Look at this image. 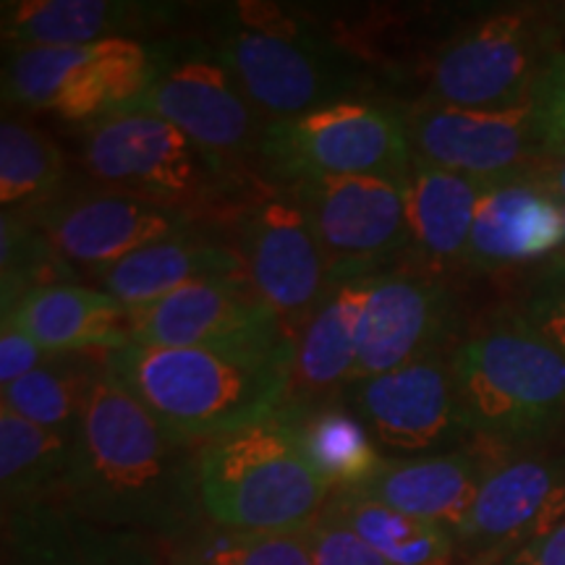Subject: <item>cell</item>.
Listing matches in <instances>:
<instances>
[{
    "instance_id": "4dcf8cb0",
    "label": "cell",
    "mask_w": 565,
    "mask_h": 565,
    "mask_svg": "<svg viewBox=\"0 0 565 565\" xmlns=\"http://www.w3.org/2000/svg\"><path fill=\"white\" fill-rule=\"evenodd\" d=\"M105 366V353L51 356L17 383L3 387V406L40 427L74 440L92 380Z\"/></svg>"
},
{
    "instance_id": "44dd1931",
    "label": "cell",
    "mask_w": 565,
    "mask_h": 565,
    "mask_svg": "<svg viewBox=\"0 0 565 565\" xmlns=\"http://www.w3.org/2000/svg\"><path fill=\"white\" fill-rule=\"evenodd\" d=\"M492 450V445L475 443L454 454L387 458L380 475L356 492L456 532L475 505L484 477L500 458Z\"/></svg>"
},
{
    "instance_id": "ac0fdd59",
    "label": "cell",
    "mask_w": 565,
    "mask_h": 565,
    "mask_svg": "<svg viewBox=\"0 0 565 565\" xmlns=\"http://www.w3.org/2000/svg\"><path fill=\"white\" fill-rule=\"evenodd\" d=\"M154 74V45L113 38L82 47H45L38 66L42 110L68 124L89 126L129 110Z\"/></svg>"
},
{
    "instance_id": "8fae6325",
    "label": "cell",
    "mask_w": 565,
    "mask_h": 565,
    "mask_svg": "<svg viewBox=\"0 0 565 565\" xmlns=\"http://www.w3.org/2000/svg\"><path fill=\"white\" fill-rule=\"evenodd\" d=\"M320 238L335 282L393 270L412 249L404 181L380 175H309L288 183Z\"/></svg>"
},
{
    "instance_id": "9a60e30c",
    "label": "cell",
    "mask_w": 565,
    "mask_h": 565,
    "mask_svg": "<svg viewBox=\"0 0 565 565\" xmlns=\"http://www.w3.org/2000/svg\"><path fill=\"white\" fill-rule=\"evenodd\" d=\"M458 322L450 280L406 263L380 273L364 303L351 383L450 351L458 341Z\"/></svg>"
},
{
    "instance_id": "ba28073f",
    "label": "cell",
    "mask_w": 565,
    "mask_h": 565,
    "mask_svg": "<svg viewBox=\"0 0 565 565\" xmlns=\"http://www.w3.org/2000/svg\"><path fill=\"white\" fill-rule=\"evenodd\" d=\"M550 6H511L466 21L435 47L424 100L475 110L532 103L536 84L561 47Z\"/></svg>"
},
{
    "instance_id": "6da1fadb",
    "label": "cell",
    "mask_w": 565,
    "mask_h": 565,
    "mask_svg": "<svg viewBox=\"0 0 565 565\" xmlns=\"http://www.w3.org/2000/svg\"><path fill=\"white\" fill-rule=\"evenodd\" d=\"M196 456L105 364L84 401L63 505L137 536H179L200 508Z\"/></svg>"
},
{
    "instance_id": "74e56055",
    "label": "cell",
    "mask_w": 565,
    "mask_h": 565,
    "mask_svg": "<svg viewBox=\"0 0 565 565\" xmlns=\"http://www.w3.org/2000/svg\"><path fill=\"white\" fill-rule=\"evenodd\" d=\"M498 565H565V521L529 545L513 550Z\"/></svg>"
},
{
    "instance_id": "30bf717a",
    "label": "cell",
    "mask_w": 565,
    "mask_h": 565,
    "mask_svg": "<svg viewBox=\"0 0 565 565\" xmlns=\"http://www.w3.org/2000/svg\"><path fill=\"white\" fill-rule=\"evenodd\" d=\"M223 225H231V244L242 257L246 278L275 309L288 333L299 338L303 324L335 288L333 267L307 212L288 189L263 181Z\"/></svg>"
},
{
    "instance_id": "836d02e7",
    "label": "cell",
    "mask_w": 565,
    "mask_h": 565,
    "mask_svg": "<svg viewBox=\"0 0 565 565\" xmlns=\"http://www.w3.org/2000/svg\"><path fill=\"white\" fill-rule=\"evenodd\" d=\"M519 312L565 356V257H555L534 275Z\"/></svg>"
},
{
    "instance_id": "ab89813d",
    "label": "cell",
    "mask_w": 565,
    "mask_h": 565,
    "mask_svg": "<svg viewBox=\"0 0 565 565\" xmlns=\"http://www.w3.org/2000/svg\"><path fill=\"white\" fill-rule=\"evenodd\" d=\"M550 11H553V17L557 21V26H561V32L565 34V3H555L550 6Z\"/></svg>"
},
{
    "instance_id": "f35d334b",
    "label": "cell",
    "mask_w": 565,
    "mask_h": 565,
    "mask_svg": "<svg viewBox=\"0 0 565 565\" xmlns=\"http://www.w3.org/2000/svg\"><path fill=\"white\" fill-rule=\"evenodd\" d=\"M536 173L553 189L561 204H565V154H550L536 166Z\"/></svg>"
},
{
    "instance_id": "3957f363",
    "label": "cell",
    "mask_w": 565,
    "mask_h": 565,
    "mask_svg": "<svg viewBox=\"0 0 565 565\" xmlns=\"http://www.w3.org/2000/svg\"><path fill=\"white\" fill-rule=\"evenodd\" d=\"M202 38L267 124L372 97L370 63L307 13L244 0L212 11Z\"/></svg>"
},
{
    "instance_id": "484cf974",
    "label": "cell",
    "mask_w": 565,
    "mask_h": 565,
    "mask_svg": "<svg viewBox=\"0 0 565 565\" xmlns=\"http://www.w3.org/2000/svg\"><path fill=\"white\" fill-rule=\"evenodd\" d=\"M126 312L129 309L100 288L66 280L34 288L3 312V322L17 324L51 356L108 353L129 343Z\"/></svg>"
},
{
    "instance_id": "1f68e13d",
    "label": "cell",
    "mask_w": 565,
    "mask_h": 565,
    "mask_svg": "<svg viewBox=\"0 0 565 565\" xmlns=\"http://www.w3.org/2000/svg\"><path fill=\"white\" fill-rule=\"evenodd\" d=\"M79 278L53 249L51 238L42 233L30 217L0 215V294L3 312L17 307L26 294L51 282H66Z\"/></svg>"
},
{
    "instance_id": "8d00e7d4",
    "label": "cell",
    "mask_w": 565,
    "mask_h": 565,
    "mask_svg": "<svg viewBox=\"0 0 565 565\" xmlns=\"http://www.w3.org/2000/svg\"><path fill=\"white\" fill-rule=\"evenodd\" d=\"M51 359V353H45L30 335L21 333L17 324L3 322L0 330V385L17 383L19 377L38 370Z\"/></svg>"
},
{
    "instance_id": "cb8c5ba5",
    "label": "cell",
    "mask_w": 565,
    "mask_h": 565,
    "mask_svg": "<svg viewBox=\"0 0 565 565\" xmlns=\"http://www.w3.org/2000/svg\"><path fill=\"white\" fill-rule=\"evenodd\" d=\"M3 565H154L145 540L82 519L66 505L3 515Z\"/></svg>"
},
{
    "instance_id": "7402d4cb",
    "label": "cell",
    "mask_w": 565,
    "mask_h": 565,
    "mask_svg": "<svg viewBox=\"0 0 565 565\" xmlns=\"http://www.w3.org/2000/svg\"><path fill=\"white\" fill-rule=\"evenodd\" d=\"M482 192L484 181L466 179L414 158L404 179L412 236L406 265L445 280L466 273V252Z\"/></svg>"
},
{
    "instance_id": "52a82bcc",
    "label": "cell",
    "mask_w": 565,
    "mask_h": 565,
    "mask_svg": "<svg viewBox=\"0 0 565 565\" xmlns=\"http://www.w3.org/2000/svg\"><path fill=\"white\" fill-rule=\"evenodd\" d=\"M152 45V82L129 110L166 118L236 186L263 181V145L270 124L221 55L204 38L166 34Z\"/></svg>"
},
{
    "instance_id": "7c38bea8",
    "label": "cell",
    "mask_w": 565,
    "mask_h": 565,
    "mask_svg": "<svg viewBox=\"0 0 565 565\" xmlns=\"http://www.w3.org/2000/svg\"><path fill=\"white\" fill-rule=\"evenodd\" d=\"M448 353L345 387L343 404L364 422L387 458L454 454L477 443L458 404Z\"/></svg>"
},
{
    "instance_id": "d4e9b609",
    "label": "cell",
    "mask_w": 565,
    "mask_h": 565,
    "mask_svg": "<svg viewBox=\"0 0 565 565\" xmlns=\"http://www.w3.org/2000/svg\"><path fill=\"white\" fill-rule=\"evenodd\" d=\"M228 275H246L238 252L231 242L207 236L200 228L141 246L116 265L92 273L89 278L97 280V288L113 296L124 309H139L189 282Z\"/></svg>"
},
{
    "instance_id": "5b68a950",
    "label": "cell",
    "mask_w": 565,
    "mask_h": 565,
    "mask_svg": "<svg viewBox=\"0 0 565 565\" xmlns=\"http://www.w3.org/2000/svg\"><path fill=\"white\" fill-rule=\"evenodd\" d=\"M196 490L217 526L242 534L299 532L333 498L282 412L202 445Z\"/></svg>"
},
{
    "instance_id": "d590c367",
    "label": "cell",
    "mask_w": 565,
    "mask_h": 565,
    "mask_svg": "<svg viewBox=\"0 0 565 565\" xmlns=\"http://www.w3.org/2000/svg\"><path fill=\"white\" fill-rule=\"evenodd\" d=\"M536 129H540L545 158L565 154V51L550 61V66L536 84L534 97Z\"/></svg>"
},
{
    "instance_id": "e0dca14e",
    "label": "cell",
    "mask_w": 565,
    "mask_h": 565,
    "mask_svg": "<svg viewBox=\"0 0 565 565\" xmlns=\"http://www.w3.org/2000/svg\"><path fill=\"white\" fill-rule=\"evenodd\" d=\"M565 521V454L500 456L456 529L466 555H511Z\"/></svg>"
},
{
    "instance_id": "603a6c76",
    "label": "cell",
    "mask_w": 565,
    "mask_h": 565,
    "mask_svg": "<svg viewBox=\"0 0 565 565\" xmlns=\"http://www.w3.org/2000/svg\"><path fill=\"white\" fill-rule=\"evenodd\" d=\"M374 278L377 275L335 282L312 320L303 324L296 338L288 408H312L343 401L356 370L359 330Z\"/></svg>"
},
{
    "instance_id": "f546056e",
    "label": "cell",
    "mask_w": 565,
    "mask_h": 565,
    "mask_svg": "<svg viewBox=\"0 0 565 565\" xmlns=\"http://www.w3.org/2000/svg\"><path fill=\"white\" fill-rule=\"evenodd\" d=\"M324 508L393 565H445L456 553L450 529L414 519L356 490L333 492Z\"/></svg>"
},
{
    "instance_id": "9c48e42d",
    "label": "cell",
    "mask_w": 565,
    "mask_h": 565,
    "mask_svg": "<svg viewBox=\"0 0 565 565\" xmlns=\"http://www.w3.org/2000/svg\"><path fill=\"white\" fill-rule=\"evenodd\" d=\"M414 152L404 108L343 100L267 126L263 181L273 186L309 175H380L404 181Z\"/></svg>"
},
{
    "instance_id": "7a4b0ae2",
    "label": "cell",
    "mask_w": 565,
    "mask_h": 565,
    "mask_svg": "<svg viewBox=\"0 0 565 565\" xmlns=\"http://www.w3.org/2000/svg\"><path fill=\"white\" fill-rule=\"evenodd\" d=\"M296 341L275 349H154L126 343L105 364L154 419L189 448L280 412L291 391Z\"/></svg>"
},
{
    "instance_id": "4fadbf2b",
    "label": "cell",
    "mask_w": 565,
    "mask_h": 565,
    "mask_svg": "<svg viewBox=\"0 0 565 565\" xmlns=\"http://www.w3.org/2000/svg\"><path fill=\"white\" fill-rule=\"evenodd\" d=\"M126 341L154 349H275L296 338L246 275L196 280L126 312Z\"/></svg>"
},
{
    "instance_id": "60d3db41",
    "label": "cell",
    "mask_w": 565,
    "mask_h": 565,
    "mask_svg": "<svg viewBox=\"0 0 565 565\" xmlns=\"http://www.w3.org/2000/svg\"><path fill=\"white\" fill-rule=\"evenodd\" d=\"M563 215H565V204H563ZM561 257H565V246H563V254H561Z\"/></svg>"
},
{
    "instance_id": "5bb4252c",
    "label": "cell",
    "mask_w": 565,
    "mask_h": 565,
    "mask_svg": "<svg viewBox=\"0 0 565 565\" xmlns=\"http://www.w3.org/2000/svg\"><path fill=\"white\" fill-rule=\"evenodd\" d=\"M414 158L484 183L534 173L545 160L534 105L508 110L456 108L433 100L404 105Z\"/></svg>"
},
{
    "instance_id": "d6986e66",
    "label": "cell",
    "mask_w": 565,
    "mask_h": 565,
    "mask_svg": "<svg viewBox=\"0 0 565 565\" xmlns=\"http://www.w3.org/2000/svg\"><path fill=\"white\" fill-rule=\"evenodd\" d=\"M565 246L563 204L540 173L484 183L466 273H503L553 263Z\"/></svg>"
},
{
    "instance_id": "83f0119b",
    "label": "cell",
    "mask_w": 565,
    "mask_h": 565,
    "mask_svg": "<svg viewBox=\"0 0 565 565\" xmlns=\"http://www.w3.org/2000/svg\"><path fill=\"white\" fill-rule=\"evenodd\" d=\"M280 412L291 422L303 456L333 492L370 484L387 461L364 422L343 401L312 408L282 406Z\"/></svg>"
},
{
    "instance_id": "ffe728a7",
    "label": "cell",
    "mask_w": 565,
    "mask_h": 565,
    "mask_svg": "<svg viewBox=\"0 0 565 565\" xmlns=\"http://www.w3.org/2000/svg\"><path fill=\"white\" fill-rule=\"evenodd\" d=\"M181 6L141 0H13L3 3L6 47H82L113 38L141 40L179 21Z\"/></svg>"
},
{
    "instance_id": "8992f818",
    "label": "cell",
    "mask_w": 565,
    "mask_h": 565,
    "mask_svg": "<svg viewBox=\"0 0 565 565\" xmlns=\"http://www.w3.org/2000/svg\"><path fill=\"white\" fill-rule=\"evenodd\" d=\"M79 162L92 186L186 212L202 225H221L257 186L231 183L173 124L147 110H118L82 126Z\"/></svg>"
},
{
    "instance_id": "d6a6232c",
    "label": "cell",
    "mask_w": 565,
    "mask_h": 565,
    "mask_svg": "<svg viewBox=\"0 0 565 565\" xmlns=\"http://www.w3.org/2000/svg\"><path fill=\"white\" fill-rule=\"evenodd\" d=\"M307 529L270 534L225 532L204 542L192 555V565H315Z\"/></svg>"
},
{
    "instance_id": "e575fe53",
    "label": "cell",
    "mask_w": 565,
    "mask_h": 565,
    "mask_svg": "<svg viewBox=\"0 0 565 565\" xmlns=\"http://www.w3.org/2000/svg\"><path fill=\"white\" fill-rule=\"evenodd\" d=\"M315 565H393L324 508L307 529Z\"/></svg>"
},
{
    "instance_id": "4316f807",
    "label": "cell",
    "mask_w": 565,
    "mask_h": 565,
    "mask_svg": "<svg viewBox=\"0 0 565 565\" xmlns=\"http://www.w3.org/2000/svg\"><path fill=\"white\" fill-rule=\"evenodd\" d=\"M74 466V440L0 408V490L3 515L63 505Z\"/></svg>"
},
{
    "instance_id": "277c9868",
    "label": "cell",
    "mask_w": 565,
    "mask_h": 565,
    "mask_svg": "<svg viewBox=\"0 0 565 565\" xmlns=\"http://www.w3.org/2000/svg\"><path fill=\"white\" fill-rule=\"evenodd\" d=\"M448 359L477 443L526 448L565 427V356L529 328L519 309L458 335Z\"/></svg>"
},
{
    "instance_id": "2e32d148",
    "label": "cell",
    "mask_w": 565,
    "mask_h": 565,
    "mask_svg": "<svg viewBox=\"0 0 565 565\" xmlns=\"http://www.w3.org/2000/svg\"><path fill=\"white\" fill-rule=\"evenodd\" d=\"M30 221L51 238L63 263L87 275L116 265L141 246L202 228L186 212L100 186L87 192L71 189Z\"/></svg>"
},
{
    "instance_id": "f1b7e54d",
    "label": "cell",
    "mask_w": 565,
    "mask_h": 565,
    "mask_svg": "<svg viewBox=\"0 0 565 565\" xmlns=\"http://www.w3.org/2000/svg\"><path fill=\"white\" fill-rule=\"evenodd\" d=\"M71 192L68 158L47 131L19 116L0 124V204L3 212L38 217Z\"/></svg>"
}]
</instances>
